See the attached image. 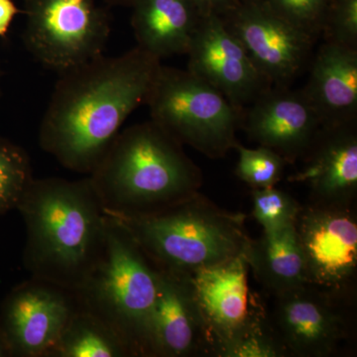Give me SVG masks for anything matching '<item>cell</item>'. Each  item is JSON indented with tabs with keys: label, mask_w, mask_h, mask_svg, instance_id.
<instances>
[{
	"label": "cell",
	"mask_w": 357,
	"mask_h": 357,
	"mask_svg": "<svg viewBox=\"0 0 357 357\" xmlns=\"http://www.w3.org/2000/svg\"><path fill=\"white\" fill-rule=\"evenodd\" d=\"M160 66L136 46L60 74L40 126V146L68 170L89 175L129 115L146 102Z\"/></svg>",
	"instance_id": "1"
},
{
	"label": "cell",
	"mask_w": 357,
	"mask_h": 357,
	"mask_svg": "<svg viewBox=\"0 0 357 357\" xmlns=\"http://www.w3.org/2000/svg\"><path fill=\"white\" fill-rule=\"evenodd\" d=\"M16 210L25 223L26 270L76 293L107 241V215L89 178H33Z\"/></svg>",
	"instance_id": "2"
},
{
	"label": "cell",
	"mask_w": 357,
	"mask_h": 357,
	"mask_svg": "<svg viewBox=\"0 0 357 357\" xmlns=\"http://www.w3.org/2000/svg\"><path fill=\"white\" fill-rule=\"evenodd\" d=\"M89 178L103 211L124 215L163 210L203 185L183 145L152 121L117 134Z\"/></svg>",
	"instance_id": "3"
},
{
	"label": "cell",
	"mask_w": 357,
	"mask_h": 357,
	"mask_svg": "<svg viewBox=\"0 0 357 357\" xmlns=\"http://www.w3.org/2000/svg\"><path fill=\"white\" fill-rule=\"evenodd\" d=\"M132 237L155 267L189 274L243 255L245 215L198 192L168 208L138 215L105 213Z\"/></svg>",
	"instance_id": "4"
},
{
	"label": "cell",
	"mask_w": 357,
	"mask_h": 357,
	"mask_svg": "<svg viewBox=\"0 0 357 357\" xmlns=\"http://www.w3.org/2000/svg\"><path fill=\"white\" fill-rule=\"evenodd\" d=\"M158 282L153 263L128 232L107 215L105 251L75 296L79 306L119 335L131 357H152L151 324Z\"/></svg>",
	"instance_id": "5"
},
{
	"label": "cell",
	"mask_w": 357,
	"mask_h": 357,
	"mask_svg": "<svg viewBox=\"0 0 357 357\" xmlns=\"http://www.w3.org/2000/svg\"><path fill=\"white\" fill-rule=\"evenodd\" d=\"M151 121L211 159L234 150L243 110L189 70L160 66L146 102Z\"/></svg>",
	"instance_id": "6"
},
{
	"label": "cell",
	"mask_w": 357,
	"mask_h": 357,
	"mask_svg": "<svg viewBox=\"0 0 357 357\" xmlns=\"http://www.w3.org/2000/svg\"><path fill=\"white\" fill-rule=\"evenodd\" d=\"M272 298L268 319L289 357L337 356L354 345L356 290L307 284Z\"/></svg>",
	"instance_id": "7"
},
{
	"label": "cell",
	"mask_w": 357,
	"mask_h": 357,
	"mask_svg": "<svg viewBox=\"0 0 357 357\" xmlns=\"http://www.w3.org/2000/svg\"><path fill=\"white\" fill-rule=\"evenodd\" d=\"M23 32L28 52L59 74L102 55L109 13L98 0H25Z\"/></svg>",
	"instance_id": "8"
},
{
	"label": "cell",
	"mask_w": 357,
	"mask_h": 357,
	"mask_svg": "<svg viewBox=\"0 0 357 357\" xmlns=\"http://www.w3.org/2000/svg\"><path fill=\"white\" fill-rule=\"evenodd\" d=\"M222 20L272 86L289 88L309 64L316 40L263 0H243Z\"/></svg>",
	"instance_id": "9"
},
{
	"label": "cell",
	"mask_w": 357,
	"mask_h": 357,
	"mask_svg": "<svg viewBox=\"0 0 357 357\" xmlns=\"http://www.w3.org/2000/svg\"><path fill=\"white\" fill-rule=\"evenodd\" d=\"M245 255L188 274L203 314L213 356L267 317V309L251 292Z\"/></svg>",
	"instance_id": "10"
},
{
	"label": "cell",
	"mask_w": 357,
	"mask_h": 357,
	"mask_svg": "<svg viewBox=\"0 0 357 357\" xmlns=\"http://www.w3.org/2000/svg\"><path fill=\"white\" fill-rule=\"evenodd\" d=\"M77 307L69 291L31 278L0 305V332L11 356L48 357Z\"/></svg>",
	"instance_id": "11"
},
{
	"label": "cell",
	"mask_w": 357,
	"mask_h": 357,
	"mask_svg": "<svg viewBox=\"0 0 357 357\" xmlns=\"http://www.w3.org/2000/svg\"><path fill=\"white\" fill-rule=\"evenodd\" d=\"M310 283L333 290H356V208L302 206L295 222Z\"/></svg>",
	"instance_id": "12"
},
{
	"label": "cell",
	"mask_w": 357,
	"mask_h": 357,
	"mask_svg": "<svg viewBox=\"0 0 357 357\" xmlns=\"http://www.w3.org/2000/svg\"><path fill=\"white\" fill-rule=\"evenodd\" d=\"M187 55L188 70L217 89L238 109H245L272 86L227 29L222 16L201 18Z\"/></svg>",
	"instance_id": "13"
},
{
	"label": "cell",
	"mask_w": 357,
	"mask_h": 357,
	"mask_svg": "<svg viewBox=\"0 0 357 357\" xmlns=\"http://www.w3.org/2000/svg\"><path fill=\"white\" fill-rule=\"evenodd\" d=\"M321 119L303 89L270 86L243 110L241 128L249 139L280 155L287 164L307 153L319 130Z\"/></svg>",
	"instance_id": "14"
},
{
	"label": "cell",
	"mask_w": 357,
	"mask_h": 357,
	"mask_svg": "<svg viewBox=\"0 0 357 357\" xmlns=\"http://www.w3.org/2000/svg\"><path fill=\"white\" fill-rule=\"evenodd\" d=\"M356 123L323 126L303 156L299 172L289 178L309 189L310 204L356 208L357 198Z\"/></svg>",
	"instance_id": "15"
},
{
	"label": "cell",
	"mask_w": 357,
	"mask_h": 357,
	"mask_svg": "<svg viewBox=\"0 0 357 357\" xmlns=\"http://www.w3.org/2000/svg\"><path fill=\"white\" fill-rule=\"evenodd\" d=\"M158 274L151 324L152 357L213 356L188 274L162 269Z\"/></svg>",
	"instance_id": "16"
},
{
	"label": "cell",
	"mask_w": 357,
	"mask_h": 357,
	"mask_svg": "<svg viewBox=\"0 0 357 357\" xmlns=\"http://www.w3.org/2000/svg\"><path fill=\"white\" fill-rule=\"evenodd\" d=\"M302 89L323 126L356 123L357 49L325 41Z\"/></svg>",
	"instance_id": "17"
},
{
	"label": "cell",
	"mask_w": 357,
	"mask_h": 357,
	"mask_svg": "<svg viewBox=\"0 0 357 357\" xmlns=\"http://www.w3.org/2000/svg\"><path fill=\"white\" fill-rule=\"evenodd\" d=\"M130 7L138 47L160 61L187 54L202 18L194 0H134Z\"/></svg>",
	"instance_id": "18"
},
{
	"label": "cell",
	"mask_w": 357,
	"mask_h": 357,
	"mask_svg": "<svg viewBox=\"0 0 357 357\" xmlns=\"http://www.w3.org/2000/svg\"><path fill=\"white\" fill-rule=\"evenodd\" d=\"M244 255L249 271L270 296L311 284L295 225L250 237Z\"/></svg>",
	"instance_id": "19"
},
{
	"label": "cell",
	"mask_w": 357,
	"mask_h": 357,
	"mask_svg": "<svg viewBox=\"0 0 357 357\" xmlns=\"http://www.w3.org/2000/svg\"><path fill=\"white\" fill-rule=\"evenodd\" d=\"M128 347L102 319L77 304L48 357H126Z\"/></svg>",
	"instance_id": "20"
},
{
	"label": "cell",
	"mask_w": 357,
	"mask_h": 357,
	"mask_svg": "<svg viewBox=\"0 0 357 357\" xmlns=\"http://www.w3.org/2000/svg\"><path fill=\"white\" fill-rule=\"evenodd\" d=\"M33 178L27 152L0 136V215L17 208Z\"/></svg>",
	"instance_id": "21"
},
{
	"label": "cell",
	"mask_w": 357,
	"mask_h": 357,
	"mask_svg": "<svg viewBox=\"0 0 357 357\" xmlns=\"http://www.w3.org/2000/svg\"><path fill=\"white\" fill-rule=\"evenodd\" d=\"M238 153L236 175L253 189L275 187L283 178L288 165L280 155L264 146L246 148L237 142Z\"/></svg>",
	"instance_id": "22"
},
{
	"label": "cell",
	"mask_w": 357,
	"mask_h": 357,
	"mask_svg": "<svg viewBox=\"0 0 357 357\" xmlns=\"http://www.w3.org/2000/svg\"><path fill=\"white\" fill-rule=\"evenodd\" d=\"M252 215L263 231L295 225L302 206L288 192L277 188L252 190Z\"/></svg>",
	"instance_id": "23"
},
{
	"label": "cell",
	"mask_w": 357,
	"mask_h": 357,
	"mask_svg": "<svg viewBox=\"0 0 357 357\" xmlns=\"http://www.w3.org/2000/svg\"><path fill=\"white\" fill-rule=\"evenodd\" d=\"M277 15L314 40L323 33L330 0H263Z\"/></svg>",
	"instance_id": "24"
},
{
	"label": "cell",
	"mask_w": 357,
	"mask_h": 357,
	"mask_svg": "<svg viewBox=\"0 0 357 357\" xmlns=\"http://www.w3.org/2000/svg\"><path fill=\"white\" fill-rule=\"evenodd\" d=\"M222 357H289L268 316L230 344Z\"/></svg>",
	"instance_id": "25"
},
{
	"label": "cell",
	"mask_w": 357,
	"mask_h": 357,
	"mask_svg": "<svg viewBox=\"0 0 357 357\" xmlns=\"http://www.w3.org/2000/svg\"><path fill=\"white\" fill-rule=\"evenodd\" d=\"M321 36L326 42L357 49V0H330Z\"/></svg>",
	"instance_id": "26"
},
{
	"label": "cell",
	"mask_w": 357,
	"mask_h": 357,
	"mask_svg": "<svg viewBox=\"0 0 357 357\" xmlns=\"http://www.w3.org/2000/svg\"><path fill=\"white\" fill-rule=\"evenodd\" d=\"M201 17L210 15L225 16L238 6L241 0H194Z\"/></svg>",
	"instance_id": "27"
},
{
	"label": "cell",
	"mask_w": 357,
	"mask_h": 357,
	"mask_svg": "<svg viewBox=\"0 0 357 357\" xmlns=\"http://www.w3.org/2000/svg\"><path fill=\"white\" fill-rule=\"evenodd\" d=\"M17 13L13 0H0V37L6 36Z\"/></svg>",
	"instance_id": "28"
},
{
	"label": "cell",
	"mask_w": 357,
	"mask_h": 357,
	"mask_svg": "<svg viewBox=\"0 0 357 357\" xmlns=\"http://www.w3.org/2000/svg\"><path fill=\"white\" fill-rule=\"evenodd\" d=\"M11 354L9 351L8 345H7L6 340H4L3 335L0 332V357H10Z\"/></svg>",
	"instance_id": "29"
},
{
	"label": "cell",
	"mask_w": 357,
	"mask_h": 357,
	"mask_svg": "<svg viewBox=\"0 0 357 357\" xmlns=\"http://www.w3.org/2000/svg\"><path fill=\"white\" fill-rule=\"evenodd\" d=\"M103 1L109 6H131L134 0H103Z\"/></svg>",
	"instance_id": "30"
},
{
	"label": "cell",
	"mask_w": 357,
	"mask_h": 357,
	"mask_svg": "<svg viewBox=\"0 0 357 357\" xmlns=\"http://www.w3.org/2000/svg\"><path fill=\"white\" fill-rule=\"evenodd\" d=\"M0 96H1V70H0Z\"/></svg>",
	"instance_id": "31"
},
{
	"label": "cell",
	"mask_w": 357,
	"mask_h": 357,
	"mask_svg": "<svg viewBox=\"0 0 357 357\" xmlns=\"http://www.w3.org/2000/svg\"><path fill=\"white\" fill-rule=\"evenodd\" d=\"M241 1H243V0H241Z\"/></svg>",
	"instance_id": "32"
}]
</instances>
